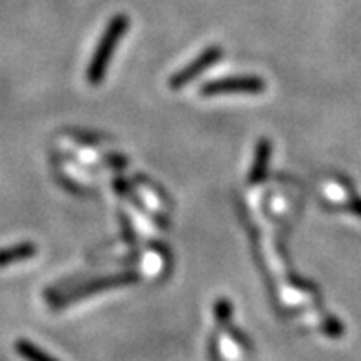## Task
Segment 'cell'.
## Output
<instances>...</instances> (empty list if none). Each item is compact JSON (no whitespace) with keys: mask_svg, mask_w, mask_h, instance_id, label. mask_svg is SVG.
<instances>
[{"mask_svg":"<svg viewBox=\"0 0 361 361\" xmlns=\"http://www.w3.org/2000/svg\"><path fill=\"white\" fill-rule=\"evenodd\" d=\"M129 28V19L128 15L120 13L116 15L105 28L104 35H102L98 48H96L94 56L90 59L89 68H87V81L90 85H100L102 80L105 76V71L109 67L111 57H113L114 50H116V44L118 41L126 35Z\"/></svg>","mask_w":361,"mask_h":361,"instance_id":"cell-1","label":"cell"},{"mask_svg":"<svg viewBox=\"0 0 361 361\" xmlns=\"http://www.w3.org/2000/svg\"><path fill=\"white\" fill-rule=\"evenodd\" d=\"M266 90V81L258 76H234L209 81L201 87V96L221 94H260Z\"/></svg>","mask_w":361,"mask_h":361,"instance_id":"cell-2","label":"cell"},{"mask_svg":"<svg viewBox=\"0 0 361 361\" xmlns=\"http://www.w3.org/2000/svg\"><path fill=\"white\" fill-rule=\"evenodd\" d=\"M221 56H224V48L209 47L203 54H201L200 57H195L194 61H192L188 67H185L183 71H179V72H176V74L171 76L170 87L173 90L186 87L188 83H190V81H194L195 78L200 76L201 72H204L207 68H210L212 65H216V63L221 59Z\"/></svg>","mask_w":361,"mask_h":361,"instance_id":"cell-3","label":"cell"},{"mask_svg":"<svg viewBox=\"0 0 361 361\" xmlns=\"http://www.w3.org/2000/svg\"><path fill=\"white\" fill-rule=\"evenodd\" d=\"M138 279H140V276H138L137 273H133V271L118 273V275H113V276H104V279H96V281H90L89 284L81 286V288L72 291L65 302H71V300H76V299H83V297H87V295L96 293V291H102V290H109V288L135 284V282H138Z\"/></svg>","mask_w":361,"mask_h":361,"instance_id":"cell-4","label":"cell"},{"mask_svg":"<svg viewBox=\"0 0 361 361\" xmlns=\"http://www.w3.org/2000/svg\"><path fill=\"white\" fill-rule=\"evenodd\" d=\"M271 149H273V146H271L269 140H267V138H262L257 146V155H255V162H252L251 173H249V185H258V183H262V179L266 177Z\"/></svg>","mask_w":361,"mask_h":361,"instance_id":"cell-5","label":"cell"},{"mask_svg":"<svg viewBox=\"0 0 361 361\" xmlns=\"http://www.w3.org/2000/svg\"><path fill=\"white\" fill-rule=\"evenodd\" d=\"M34 255H35L34 245H32V243H23V245H17V247L0 252V266H2V264H10V262L24 260V258L34 257Z\"/></svg>","mask_w":361,"mask_h":361,"instance_id":"cell-6","label":"cell"},{"mask_svg":"<svg viewBox=\"0 0 361 361\" xmlns=\"http://www.w3.org/2000/svg\"><path fill=\"white\" fill-rule=\"evenodd\" d=\"M19 350L23 352L24 357H28L30 361H54V360H50L48 356H44L41 350H37L35 347L28 345V343H19Z\"/></svg>","mask_w":361,"mask_h":361,"instance_id":"cell-7","label":"cell"}]
</instances>
